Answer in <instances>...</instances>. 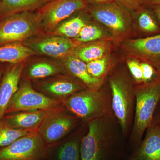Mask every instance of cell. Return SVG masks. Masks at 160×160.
Listing matches in <instances>:
<instances>
[{
	"label": "cell",
	"instance_id": "cell-1",
	"mask_svg": "<svg viewBox=\"0 0 160 160\" xmlns=\"http://www.w3.org/2000/svg\"><path fill=\"white\" fill-rule=\"evenodd\" d=\"M135 104L130 140L133 146L142 141L146 129L154 118L160 102V77L147 83L134 86Z\"/></svg>",
	"mask_w": 160,
	"mask_h": 160
},
{
	"label": "cell",
	"instance_id": "cell-2",
	"mask_svg": "<svg viewBox=\"0 0 160 160\" xmlns=\"http://www.w3.org/2000/svg\"><path fill=\"white\" fill-rule=\"evenodd\" d=\"M111 98L100 89H86L62 101L66 110L83 122L89 123L100 118L111 117Z\"/></svg>",
	"mask_w": 160,
	"mask_h": 160
},
{
	"label": "cell",
	"instance_id": "cell-3",
	"mask_svg": "<svg viewBox=\"0 0 160 160\" xmlns=\"http://www.w3.org/2000/svg\"><path fill=\"white\" fill-rule=\"evenodd\" d=\"M112 108L124 133L129 131L133 122L135 104L134 86L125 72L116 71L109 78Z\"/></svg>",
	"mask_w": 160,
	"mask_h": 160
},
{
	"label": "cell",
	"instance_id": "cell-4",
	"mask_svg": "<svg viewBox=\"0 0 160 160\" xmlns=\"http://www.w3.org/2000/svg\"><path fill=\"white\" fill-rule=\"evenodd\" d=\"M86 10L95 21L109 32L116 42H122L131 34L133 22L131 12L115 2L88 5Z\"/></svg>",
	"mask_w": 160,
	"mask_h": 160
},
{
	"label": "cell",
	"instance_id": "cell-5",
	"mask_svg": "<svg viewBox=\"0 0 160 160\" xmlns=\"http://www.w3.org/2000/svg\"><path fill=\"white\" fill-rule=\"evenodd\" d=\"M111 118H100L88 123V132L81 140V160H110L113 146Z\"/></svg>",
	"mask_w": 160,
	"mask_h": 160
},
{
	"label": "cell",
	"instance_id": "cell-6",
	"mask_svg": "<svg viewBox=\"0 0 160 160\" xmlns=\"http://www.w3.org/2000/svg\"><path fill=\"white\" fill-rule=\"evenodd\" d=\"M38 13L24 11L7 16L0 26V46L17 42L34 35L39 28Z\"/></svg>",
	"mask_w": 160,
	"mask_h": 160
},
{
	"label": "cell",
	"instance_id": "cell-7",
	"mask_svg": "<svg viewBox=\"0 0 160 160\" xmlns=\"http://www.w3.org/2000/svg\"><path fill=\"white\" fill-rule=\"evenodd\" d=\"M62 101L36 91L28 82H23L12 98L6 115L20 112L53 109L62 106Z\"/></svg>",
	"mask_w": 160,
	"mask_h": 160
},
{
	"label": "cell",
	"instance_id": "cell-8",
	"mask_svg": "<svg viewBox=\"0 0 160 160\" xmlns=\"http://www.w3.org/2000/svg\"><path fill=\"white\" fill-rule=\"evenodd\" d=\"M66 110L63 105L52 109L40 126L38 132L46 145L60 141L77 126L79 119Z\"/></svg>",
	"mask_w": 160,
	"mask_h": 160
},
{
	"label": "cell",
	"instance_id": "cell-9",
	"mask_svg": "<svg viewBox=\"0 0 160 160\" xmlns=\"http://www.w3.org/2000/svg\"><path fill=\"white\" fill-rule=\"evenodd\" d=\"M45 146L38 132H31L0 149V160H39L44 154Z\"/></svg>",
	"mask_w": 160,
	"mask_h": 160
},
{
	"label": "cell",
	"instance_id": "cell-10",
	"mask_svg": "<svg viewBox=\"0 0 160 160\" xmlns=\"http://www.w3.org/2000/svg\"><path fill=\"white\" fill-rule=\"evenodd\" d=\"M87 6L85 0H51L39 10L40 24L46 30H52L63 20Z\"/></svg>",
	"mask_w": 160,
	"mask_h": 160
},
{
	"label": "cell",
	"instance_id": "cell-11",
	"mask_svg": "<svg viewBox=\"0 0 160 160\" xmlns=\"http://www.w3.org/2000/svg\"><path fill=\"white\" fill-rule=\"evenodd\" d=\"M122 48L128 58L149 63L160 76V34L127 39L122 42Z\"/></svg>",
	"mask_w": 160,
	"mask_h": 160
},
{
	"label": "cell",
	"instance_id": "cell-12",
	"mask_svg": "<svg viewBox=\"0 0 160 160\" xmlns=\"http://www.w3.org/2000/svg\"><path fill=\"white\" fill-rule=\"evenodd\" d=\"M79 44L72 39L55 36L27 42L25 45L36 52L52 57L64 58L72 54L75 48Z\"/></svg>",
	"mask_w": 160,
	"mask_h": 160
},
{
	"label": "cell",
	"instance_id": "cell-13",
	"mask_svg": "<svg viewBox=\"0 0 160 160\" xmlns=\"http://www.w3.org/2000/svg\"><path fill=\"white\" fill-rule=\"evenodd\" d=\"M25 62L13 64L7 68L0 82V121L6 115L12 98L19 88Z\"/></svg>",
	"mask_w": 160,
	"mask_h": 160
},
{
	"label": "cell",
	"instance_id": "cell-14",
	"mask_svg": "<svg viewBox=\"0 0 160 160\" xmlns=\"http://www.w3.org/2000/svg\"><path fill=\"white\" fill-rule=\"evenodd\" d=\"M132 160H160V124L153 118Z\"/></svg>",
	"mask_w": 160,
	"mask_h": 160
},
{
	"label": "cell",
	"instance_id": "cell-15",
	"mask_svg": "<svg viewBox=\"0 0 160 160\" xmlns=\"http://www.w3.org/2000/svg\"><path fill=\"white\" fill-rule=\"evenodd\" d=\"M87 88L79 80L69 77L52 80L43 83L40 86V90L48 96L62 102L78 92Z\"/></svg>",
	"mask_w": 160,
	"mask_h": 160
},
{
	"label": "cell",
	"instance_id": "cell-16",
	"mask_svg": "<svg viewBox=\"0 0 160 160\" xmlns=\"http://www.w3.org/2000/svg\"><path fill=\"white\" fill-rule=\"evenodd\" d=\"M53 109L15 112L6 115L3 119L14 129L34 132L38 131L45 118Z\"/></svg>",
	"mask_w": 160,
	"mask_h": 160
},
{
	"label": "cell",
	"instance_id": "cell-17",
	"mask_svg": "<svg viewBox=\"0 0 160 160\" xmlns=\"http://www.w3.org/2000/svg\"><path fill=\"white\" fill-rule=\"evenodd\" d=\"M63 64L67 71L85 84L88 89L98 90L102 88L104 81L90 75L86 63L74 55L70 54L64 58Z\"/></svg>",
	"mask_w": 160,
	"mask_h": 160
},
{
	"label": "cell",
	"instance_id": "cell-18",
	"mask_svg": "<svg viewBox=\"0 0 160 160\" xmlns=\"http://www.w3.org/2000/svg\"><path fill=\"white\" fill-rule=\"evenodd\" d=\"M111 41L106 40L82 43L77 46L72 54L86 63L110 54Z\"/></svg>",
	"mask_w": 160,
	"mask_h": 160
},
{
	"label": "cell",
	"instance_id": "cell-19",
	"mask_svg": "<svg viewBox=\"0 0 160 160\" xmlns=\"http://www.w3.org/2000/svg\"><path fill=\"white\" fill-rule=\"evenodd\" d=\"M131 13L132 21L136 23L138 29L144 37L160 34L159 23L147 6L142 5Z\"/></svg>",
	"mask_w": 160,
	"mask_h": 160
},
{
	"label": "cell",
	"instance_id": "cell-20",
	"mask_svg": "<svg viewBox=\"0 0 160 160\" xmlns=\"http://www.w3.org/2000/svg\"><path fill=\"white\" fill-rule=\"evenodd\" d=\"M36 52L26 45L12 42L0 46V62L15 64L25 60Z\"/></svg>",
	"mask_w": 160,
	"mask_h": 160
},
{
	"label": "cell",
	"instance_id": "cell-21",
	"mask_svg": "<svg viewBox=\"0 0 160 160\" xmlns=\"http://www.w3.org/2000/svg\"><path fill=\"white\" fill-rule=\"evenodd\" d=\"M51 0H0V15L6 17L24 11L40 9Z\"/></svg>",
	"mask_w": 160,
	"mask_h": 160
},
{
	"label": "cell",
	"instance_id": "cell-22",
	"mask_svg": "<svg viewBox=\"0 0 160 160\" xmlns=\"http://www.w3.org/2000/svg\"><path fill=\"white\" fill-rule=\"evenodd\" d=\"M100 25L98 22H87L78 35L73 39L80 44L101 40L113 41L109 32L104 26Z\"/></svg>",
	"mask_w": 160,
	"mask_h": 160
},
{
	"label": "cell",
	"instance_id": "cell-23",
	"mask_svg": "<svg viewBox=\"0 0 160 160\" xmlns=\"http://www.w3.org/2000/svg\"><path fill=\"white\" fill-rule=\"evenodd\" d=\"M87 22L83 14H79L63 22L54 30L55 36L73 39L79 34Z\"/></svg>",
	"mask_w": 160,
	"mask_h": 160
},
{
	"label": "cell",
	"instance_id": "cell-24",
	"mask_svg": "<svg viewBox=\"0 0 160 160\" xmlns=\"http://www.w3.org/2000/svg\"><path fill=\"white\" fill-rule=\"evenodd\" d=\"M31 132L29 130L14 129L2 119L0 121V148L9 146L19 138Z\"/></svg>",
	"mask_w": 160,
	"mask_h": 160
},
{
	"label": "cell",
	"instance_id": "cell-25",
	"mask_svg": "<svg viewBox=\"0 0 160 160\" xmlns=\"http://www.w3.org/2000/svg\"><path fill=\"white\" fill-rule=\"evenodd\" d=\"M87 69L92 77L104 81L112 67L110 54L86 63Z\"/></svg>",
	"mask_w": 160,
	"mask_h": 160
},
{
	"label": "cell",
	"instance_id": "cell-26",
	"mask_svg": "<svg viewBox=\"0 0 160 160\" xmlns=\"http://www.w3.org/2000/svg\"><path fill=\"white\" fill-rule=\"evenodd\" d=\"M81 140L78 137H74L66 141L59 149L58 160H81L80 153Z\"/></svg>",
	"mask_w": 160,
	"mask_h": 160
},
{
	"label": "cell",
	"instance_id": "cell-27",
	"mask_svg": "<svg viewBox=\"0 0 160 160\" xmlns=\"http://www.w3.org/2000/svg\"><path fill=\"white\" fill-rule=\"evenodd\" d=\"M62 71L59 66L52 63L43 62L35 63L30 66L28 75L31 78H43L57 74Z\"/></svg>",
	"mask_w": 160,
	"mask_h": 160
},
{
	"label": "cell",
	"instance_id": "cell-28",
	"mask_svg": "<svg viewBox=\"0 0 160 160\" xmlns=\"http://www.w3.org/2000/svg\"><path fill=\"white\" fill-rule=\"evenodd\" d=\"M127 66L134 82L137 84H143V75L141 61L129 58L126 62Z\"/></svg>",
	"mask_w": 160,
	"mask_h": 160
},
{
	"label": "cell",
	"instance_id": "cell-29",
	"mask_svg": "<svg viewBox=\"0 0 160 160\" xmlns=\"http://www.w3.org/2000/svg\"><path fill=\"white\" fill-rule=\"evenodd\" d=\"M141 63L142 71L143 83H149L160 77L156 69L152 65L144 62H141Z\"/></svg>",
	"mask_w": 160,
	"mask_h": 160
},
{
	"label": "cell",
	"instance_id": "cell-30",
	"mask_svg": "<svg viewBox=\"0 0 160 160\" xmlns=\"http://www.w3.org/2000/svg\"><path fill=\"white\" fill-rule=\"evenodd\" d=\"M143 0H116L115 2L129 11H134L142 6Z\"/></svg>",
	"mask_w": 160,
	"mask_h": 160
},
{
	"label": "cell",
	"instance_id": "cell-31",
	"mask_svg": "<svg viewBox=\"0 0 160 160\" xmlns=\"http://www.w3.org/2000/svg\"><path fill=\"white\" fill-rule=\"evenodd\" d=\"M116 0H85L88 5H101L115 2Z\"/></svg>",
	"mask_w": 160,
	"mask_h": 160
},
{
	"label": "cell",
	"instance_id": "cell-32",
	"mask_svg": "<svg viewBox=\"0 0 160 160\" xmlns=\"http://www.w3.org/2000/svg\"><path fill=\"white\" fill-rule=\"evenodd\" d=\"M146 6L152 11L160 25V5Z\"/></svg>",
	"mask_w": 160,
	"mask_h": 160
},
{
	"label": "cell",
	"instance_id": "cell-33",
	"mask_svg": "<svg viewBox=\"0 0 160 160\" xmlns=\"http://www.w3.org/2000/svg\"><path fill=\"white\" fill-rule=\"evenodd\" d=\"M160 5V0H143L142 5L151 6V5Z\"/></svg>",
	"mask_w": 160,
	"mask_h": 160
},
{
	"label": "cell",
	"instance_id": "cell-34",
	"mask_svg": "<svg viewBox=\"0 0 160 160\" xmlns=\"http://www.w3.org/2000/svg\"><path fill=\"white\" fill-rule=\"evenodd\" d=\"M154 118L160 124V102L157 107L155 113Z\"/></svg>",
	"mask_w": 160,
	"mask_h": 160
},
{
	"label": "cell",
	"instance_id": "cell-35",
	"mask_svg": "<svg viewBox=\"0 0 160 160\" xmlns=\"http://www.w3.org/2000/svg\"><path fill=\"white\" fill-rule=\"evenodd\" d=\"M3 71L1 69H0V82H1V80L3 76Z\"/></svg>",
	"mask_w": 160,
	"mask_h": 160
}]
</instances>
